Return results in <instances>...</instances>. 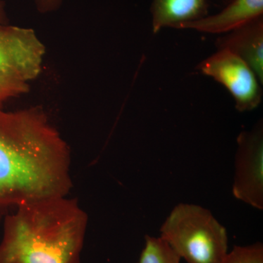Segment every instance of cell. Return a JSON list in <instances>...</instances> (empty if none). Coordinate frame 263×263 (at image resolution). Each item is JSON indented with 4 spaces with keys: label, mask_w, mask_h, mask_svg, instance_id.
I'll list each match as a JSON object with an SVG mask.
<instances>
[{
    "label": "cell",
    "mask_w": 263,
    "mask_h": 263,
    "mask_svg": "<svg viewBox=\"0 0 263 263\" xmlns=\"http://www.w3.org/2000/svg\"><path fill=\"white\" fill-rule=\"evenodd\" d=\"M88 216L76 199H45L5 217L0 263H81Z\"/></svg>",
    "instance_id": "obj_2"
},
{
    "label": "cell",
    "mask_w": 263,
    "mask_h": 263,
    "mask_svg": "<svg viewBox=\"0 0 263 263\" xmlns=\"http://www.w3.org/2000/svg\"><path fill=\"white\" fill-rule=\"evenodd\" d=\"M207 12L206 0H153L154 32L166 27L178 29L181 24L205 18Z\"/></svg>",
    "instance_id": "obj_9"
},
{
    "label": "cell",
    "mask_w": 263,
    "mask_h": 263,
    "mask_svg": "<svg viewBox=\"0 0 263 263\" xmlns=\"http://www.w3.org/2000/svg\"><path fill=\"white\" fill-rule=\"evenodd\" d=\"M138 263H181V258L160 237L146 235Z\"/></svg>",
    "instance_id": "obj_10"
},
{
    "label": "cell",
    "mask_w": 263,
    "mask_h": 263,
    "mask_svg": "<svg viewBox=\"0 0 263 263\" xmlns=\"http://www.w3.org/2000/svg\"><path fill=\"white\" fill-rule=\"evenodd\" d=\"M220 263H263V245L235 246Z\"/></svg>",
    "instance_id": "obj_11"
},
{
    "label": "cell",
    "mask_w": 263,
    "mask_h": 263,
    "mask_svg": "<svg viewBox=\"0 0 263 263\" xmlns=\"http://www.w3.org/2000/svg\"><path fill=\"white\" fill-rule=\"evenodd\" d=\"M68 145L42 109L0 108V210L67 196Z\"/></svg>",
    "instance_id": "obj_1"
},
{
    "label": "cell",
    "mask_w": 263,
    "mask_h": 263,
    "mask_svg": "<svg viewBox=\"0 0 263 263\" xmlns=\"http://www.w3.org/2000/svg\"><path fill=\"white\" fill-rule=\"evenodd\" d=\"M262 13L263 0H234L221 13L181 24L178 29H193L209 33L229 32L262 16Z\"/></svg>",
    "instance_id": "obj_8"
},
{
    "label": "cell",
    "mask_w": 263,
    "mask_h": 263,
    "mask_svg": "<svg viewBox=\"0 0 263 263\" xmlns=\"http://www.w3.org/2000/svg\"><path fill=\"white\" fill-rule=\"evenodd\" d=\"M45 53L32 29L0 25V76L29 84L41 73Z\"/></svg>",
    "instance_id": "obj_4"
},
{
    "label": "cell",
    "mask_w": 263,
    "mask_h": 263,
    "mask_svg": "<svg viewBox=\"0 0 263 263\" xmlns=\"http://www.w3.org/2000/svg\"><path fill=\"white\" fill-rule=\"evenodd\" d=\"M217 40L219 49L233 52L251 67L261 84L263 83L262 16L230 31Z\"/></svg>",
    "instance_id": "obj_7"
},
{
    "label": "cell",
    "mask_w": 263,
    "mask_h": 263,
    "mask_svg": "<svg viewBox=\"0 0 263 263\" xmlns=\"http://www.w3.org/2000/svg\"><path fill=\"white\" fill-rule=\"evenodd\" d=\"M63 0H34L38 11L42 13L55 11L61 6Z\"/></svg>",
    "instance_id": "obj_13"
},
{
    "label": "cell",
    "mask_w": 263,
    "mask_h": 263,
    "mask_svg": "<svg viewBox=\"0 0 263 263\" xmlns=\"http://www.w3.org/2000/svg\"><path fill=\"white\" fill-rule=\"evenodd\" d=\"M8 24V15L5 10V5L3 0H0V25Z\"/></svg>",
    "instance_id": "obj_14"
},
{
    "label": "cell",
    "mask_w": 263,
    "mask_h": 263,
    "mask_svg": "<svg viewBox=\"0 0 263 263\" xmlns=\"http://www.w3.org/2000/svg\"><path fill=\"white\" fill-rule=\"evenodd\" d=\"M233 194L247 205L263 210V127L259 122L237 139Z\"/></svg>",
    "instance_id": "obj_6"
},
{
    "label": "cell",
    "mask_w": 263,
    "mask_h": 263,
    "mask_svg": "<svg viewBox=\"0 0 263 263\" xmlns=\"http://www.w3.org/2000/svg\"><path fill=\"white\" fill-rule=\"evenodd\" d=\"M198 69L229 90L238 111L253 110L261 103L262 89L258 79L251 67L233 52L219 49L202 62Z\"/></svg>",
    "instance_id": "obj_5"
},
{
    "label": "cell",
    "mask_w": 263,
    "mask_h": 263,
    "mask_svg": "<svg viewBox=\"0 0 263 263\" xmlns=\"http://www.w3.org/2000/svg\"><path fill=\"white\" fill-rule=\"evenodd\" d=\"M187 263H220L228 253L226 228L210 211L194 204L174 207L160 228V236Z\"/></svg>",
    "instance_id": "obj_3"
},
{
    "label": "cell",
    "mask_w": 263,
    "mask_h": 263,
    "mask_svg": "<svg viewBox=\"0 0 263 263\" xmlns=\"http://www.w3.org/2000/svg\"><path fill=\"white\" fill-rule=\"evenodd\" d=\"M29 89L27 83L0 76V108H3L4 104L10 99L26 94Z\"/></svg>",
    "instance_id": "obj_12"
}]
</instances>
